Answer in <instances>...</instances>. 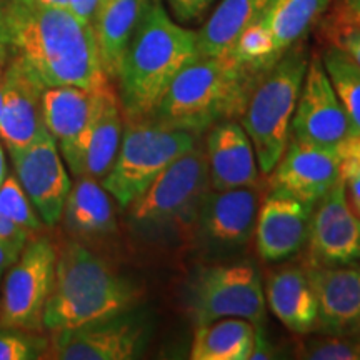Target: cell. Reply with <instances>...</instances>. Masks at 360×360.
<instances>
[{"instance_id":"obj_33","label":"cell","mask_w":360,"mask_h":360,"mask_svg":"<svg viewBox=\"0 0 360 360\" xmlns=\"http://www.w3.org/2000/svg\"><path fill=\"white\" fill-rule=\"evenodd\" d=\"M319 29H321V35L327 45H335L342 49L360 65V27L319 25Z\"/></svg>"},{"instance_id":"obj_7","label":"cell","mask_w":360,"mask_h":360,"mask_svg":"<svg viewBox=\"0 0 360 360\" xmlns=\"http://www.w3.org/2000/svg\"><path fill=\"white\" fill-rule=\"evenodd\" d=\"M199 142L200 135L167 127L150 117L127 119L119 152L102 187L122 209H127L170 164Z\"/></svg>"},{"instance_id":"obj_20","label":"cell","mask_w":360,"mask_h":360,"mask_svg":"<svg viewBox=\"0 0 360 360\" xmlns=\"http://www.w3.org/2000/svg\"><path fill=\"white\" fill-rule=\"evenodd\" d=\"M204 152L210 187L215 191L259 186L254 146L237 119L222 120L207 130Z\"/></svg>"},{"instance_id":"obj_35","label":"cell","mask_w":360,"mask_h":360,"mask_svg":"<svg viewBox=\"0 0 360 360\" xmlns=\"http://www.w3.org/2000/svg\"><path fill=\"white\" fill-rule=\"evenodd\" d=\"M340 177L345 184L347 200L352 207L354 214L360 219V159L355 157H342Z\"/></svg>"},{"instance_id":"obj_16","label":"cell","mask_w":360,"mask_h":360,"mask_svg":"<svg viewBox=\"0 0 360 360\" xmlns=\"http://www.w3.org/2000/svg\"><path fill=\"white\" fill-rule=\"evenodd\" d=\"M317 295L315 330L323 335L360 337V260L334 267L305 264Z\"/></svg>"},{"instance_id":"obj_28","label":"cell","mask_w":360,"mask_h":360,"mask_svg":"<svg viewBox=\"0 0 360 360\" xmlns=\"http://www.w3.org/2000/svg\"><path fill=\"white\" fill-rule=\"evenodd\" d=\"M322 64L337 97L349 117L352 137L360 135V65L335 45H327Z\"/></svg>"},{"instance_id":"obj_37","label":"cell","mask_w":360,"mask_h":360,"mask_svg":"<svg viewBox=\"0 0 360 360\" xmlns=\"http://www.w3.org/2000/svg\"><path fill=\"white\" fill-rule=\"evenodd\" d=\"M0 240H6L8 244L24 249L27 242H29V231L20 227V225L13 224L6 215L0 214Z\"/></svg>"},{"instance_id":"obj_15","label":"cell","mask_w":360,"mask_h":360,"mask_svg":"<svg viewBox=\"0 0 360 360\" xmlns=\"http://www.w3.org/2000/svg\"><path fill=\"white\" fill-rule=\"evenodd\" d=\"M340 146H319L290 137L270 172V188L314 205L340 180Z\"/></svg>"},{"instance_id":"obj_13","label":"cell","mask_w":360,"mask_h":360,"mask_svg":"<svg viewBox=\"0 0 360 360\" xmlns=\"http://www.w3.org/2000/svg\"><path fill=\"white\" fill-rule=\"evenodd\" d=\"M307 262L334 267L360 260V219L340 180L314 207L307 238Z\"/></svg>"},{"instance_id":"obj_45","label":"cell","mask_w":360,"mask_h":360,"mask_svg":"<svg viewBox=\"0 0 360 360\" xmlns=\"http://www.w3.org/2000/svg\"><path fill=\"white\" fill-rule=\"evenodd\" d=\"M7 177V172H6V157H4V150L2 147H0V186L4 184V180Z\"/></svg>"},{"instance_id":"obj_32","label":"cell","mask_w":360,"mask_h":360,"mask_svg":"<svg viewBox=\"0 0 360 360\" xmlns=\"http://www.w3.org/2000/svg\"><path fill=\"white\" fill-rule=\"evenodd\" d=\"M49 340L39 332L15 327H0V360L44 359Z\"/></svg>"},{"instance_id":"obj_44","label":"cell","mask_w":360,"mask_h":360,"mask_svg":"<svg viewBox=\"0 0 360 360\" xmlns=\"http://www.w3.org/2000/svg\"><path fill=\"white\" fill-rule=\"evenodd\" d=\"M30 2L42 4V6H52V7H69V0H30Z\"/></svg>"},{"instance_id":"obj_43","label":"cell","mask_w":360,"mask_h":360,"mask_svg":"<svg viewBox=\"0 0 360 360\" xmlns=\"http://www.w3.org/2000/svg\"><path fill=\"white\" fill-rule=\"evenodd\" d=\"M6 8H7V0H0V35H6L7 34Z\"/></svg>"},{"instance_id":"obj_5","label":"cell","mask_w":360,"mask_h":360,"mask_svg":"<svg viewBox=\"0 0 360 360\" xmlns=\"http://www.w3.org/2000/svg\"><path fill=\"white\" fill-rule=\"evenodd\" d=\"M210 188L204 143L199 142L127 207L130 231L162 249L192 245L202 200Z\"/></svg>"},{"instance_id":"obj_42","label":"cell","mask_w":360,"mask_h":360,"mask_svg":"<svg viewBox=\"0 0 360 360\" xmlns=\"http://www.w3.org/2000/svg\"><path fill=\"white\" fill-rule=\"evenodd\" d=\"M340 154L342 157H355V159H360V135L357 137L349 139L344 143H340Z\"/></svg>"},{"instance_id":"obj_10","label":"cell","mask_w":360,"mask_h":360,"mask_svg":"<svg viewBox=\"0 0 360 360\" xmlns=\"http://www.w3.org/2000/svg\"><path fill=\"white\" fill-rule=\"evenodd\" d=\"M57 250L47 238L27 242L7 270L0 299V327L40 332L56 276Z\"/></svg>"},{"instance_id":"obj_1","label":"cell","mask_w":360,"mask_h":360,"mask_svg":"<svg viewBox=\"0 0 360 360\" xmlns=\"http://www.w3.org/2000/svg\"><path fill=\"white\" fill-rule=\"evenodd\" d=\"M6 25L13 56L44 89L74 85L98 90L110 85L94 25L69 8L7 0Z\"/></svg>"},{"instance_id":"obj_14","label":"cell","mask_w":360,"mask_h":360,"mask_svg":"<svg viewBox=\"0 0 360 360\" xmlns=\"http://www.w3.org/2000/svg\"><path fill=\"white\" fill-rule=\"evenodd\" d=\"M8 152L17 179L40 220L47 225H56L64 215L65 200L72 187L56 139L47 134L30 146L11 148Z\"/></svg>"},{"instance_id":"obj_22","label":"cell","mask_w":360,"mask_h":360,"mask_svg":"<svg viewBox=\"0 0 360 360\" xmlns=\"http://www.w3.org/2000/svg\"><path fill=\"white\" fill-rule=\"evenodd\" d=\"M103 89L87 90L74 85L44 89V122L60 147V152L67 150L87 127Z\"/></svg>"},{"instance_id":"obj_26","label":"cell","mask_w":360,"mask_h":360,"mask_svg":"<svg viewBox=\"0 0 360 360\" xmlns=\"http://www.w3.org/2000/svg\"><path fill=\"white\" fill-rule=\"evenodd\" d=\"M254 323L240 317H224L204 326H197L191 359L249 360L254 347Z\"/></svg>"},{"instance_id":"obj_25","label":"cell","mask_w":360,"mask_h":360,"mask_svg":"<svg viewBox=\"0 0 360 360\" xmlns=\"http://www.w3.org/2000/svg\"><path fill=\"white\" fill-rule=\"evenodd\" d=\"M65 227L82 238H101L115 232L114 207L109 192L96 179L80 177L70 187L64 207Z\"/></svg>"},{"instance_id":"obj_29","label":"cell","mask_w":360,"mask_h":360,"mask_svg":"<svg viewBox=\"0 0 360 360\" xmlns=\"http://www.w3.org/2000/svg\"><path fill=\"white\" fill-rule=\"evenodd\" d=\"M231 53L238 62L257 72L267 70L270 65L276 64L281 56L276 51V42H274L267 12L238 35Z\"/></svg>"},{"instance_id":"obj_8","label":"cell","mask_w":360,"mask_h":360,"mask_svg":"<svg viewBox=\"0 0 360 360\" xmlns=\"http://www.w3.org/2000/svg\"><path fill=\"white\" fill-rule=\"evenodd\" d=\"M187 305L197 326L224 317H240L254 326H264L267 319L262 281L249 264L197 269L187 287Z\"/></svg>"},{"instance_id":"obj_21","label":"cell","mask_w":360,"mask_h":360,"mask_svg":"<svg viewBox=\"0 0 360 360\" xmlns=\"http://www.w3.org/2000/svg\"><path fill=\"white\" fill-rule=\"evenodd\" d=\"M265 302L272 314L297 335L315 330L319 317L317 295L302 265H285L267 276L264 285Z\"/></svg>"},{"instance_id":"obj_34","label":"cell","mask_w":360,"mask_h":360,"mask_svg":"<svg viewBox=\"0 0 360 360\" xmlns=\"http://www.w3.org/2000/svg\"><path fill=\"white\" fill-rule=\"evenodd\" d=\"M319 25L360 27V0H332Z\"/></svg>"},{"instance_id":"obj_30","label":"cell","mask_w":360,"mask_h":360,"mask_svg":"<svg viewBox=\"0 0 360 360\" xmlns=\"http://www.w3.org/2000/svg\"><path fill=\"white\" fill-rule=\"evenodd\" d=\"M297 357L307 360H360V337L323 335L300 342Z\"/></svg>"},{"instance_id":"obj_9","label":"cell","mask_w":360,"mask_h":360,"mask_svg":"<svg viewBox=\"0 0 360 360\" xmlns=\"http://www.w3.org/2000/svg\"><path fill=\"white\" fill-rule=\"evenodd\" d=\"M260 202L259 186L210 188L202 200L192 245L209 260L242 254L255 236Z\"/></svg>"},{"instance_id":"obj_11","label":"cell","mask_w":360,"mask_h":360,"mask_svg":"<svg viewBox=\"0 0 360 360\" xmlns=\"http://www.w3.org/2000/svg\"><path fill=\"white\" fill-rule=\"evenodd\" d=\"M150 315L134 307L103 321L56 332L52 357L60 360H132L150 342Z\"/></svg>"},{"instance_id":"obj_4","label":"cell","mask_w":360,"mask_h":360,"mask_svg":"<svg viewBox=\"0 0 360 360\" xmlns=\"http://www.w3.org/2000/svg\"><path fill=\"white\" fill-rule=\"evenodd\" d=\"M139 289L105 260L69 242L57 255L56 276L44 310V327L70 330L135 307Z\"/></svg>"},{"instance_id":"obj_41","label":"cell","mask_w":360,"mask_h":360,"mask_svg":"<svg viewBox=\"0 0 360 360\" xmlns=\"http://www.w3.org/2000/svg\"><path fill=\"white\" fill-rule=\"evenodd\" d=\"M13 57V51H12V45L11 40H8V35H0V77L4 75L6 72L8 62L12 60Z\"/></svg>"},{"instance_id":"obj_19","label":"cell","mask_w":360,"mask_h":360,"mask_svg":"<svg viewBox=\"0 0 360 360\" xmlns=\"http://www.w3.org/2000/svg\"><path fill=\"white\" fill-rule=\"evenodd\" d=\"M44 87L15 56L4 72V107L0 112V137L11 148L30 146L51 134L42 112Z\"/></svg>"},{"instance_id":"obj_36","label":"cell","mask_w":360,"mask_h":360,"mask_svg":"<svg viewBox=\"0 0 360 360\" xmlns=\"http://www.w3.org/2000/svg\"><path fill=\"white\" fill-rule=\"evenodd\" d=\"M174 19L180 24L197 22L209 11L214 0H167Z\"/></svg>"},{"instance_id":"obj_31","label":"cell","mask_w":360,"mask_h":360,"mask_svg":"<svg viewBox=\"0 0 360 360\" xmlns=\"http://www.w3.org/2000/svg\"><path fill=\"white\" fill-rule=\"evenodd\" d=\"M0 214L27 231H37L42 224L32 202L22 188L19 179H15L13 175L6 177L0 186Z\"/></svg>"},{"instance_id":"obj_12","label":"cell","mask_w":360,"mask_h":360,"mask_svg":"<svg viewBox=\"0 0 360 360\" xmlns=\"http://www.w3.org/2000/svg\"><path fill=\"white\" fill-rule=\"evenodd\" d=\"M290 137L319 146H340L352 139V127L321 56L309 58L307 72L292 117Z\"/></svg>"},{"instance_id":"obj_27","label":"cell","mask_w":360,"mask_h":360,"mask_svg":"<svg viewBox=\"0 0 360 360\" xmlns=\"http://www.w3.org/2000/svg\"><path fill=\"white\" fill-rule=\"evenodd\" d=\"M332 0H274L267 19L278 56L302 39L321 22Z\"/></svg>"},{"instance_id":"obj_39","label":"cell","mask_w":360,"mask_h":360,"mask_svg":"<svg viewBox=\"0 0 360 360\" xmlns=\"http://www.w3.org/2000/svg\"><path fill=\"white\" fill-rule=\"evenodd\" d=\"M98 6H101V0H69V7L67 8L74 15H77L80 20L94 25Z\"/></svg>"},{"instance_id":"obj_40","label":"cell","mask_w":360,"mask_h":360,"mask_svg":"<svg viewBox=\"0 0 360 360\" xmlns=\"http://www.w3.org/2000/svg\"><path fill=\"white\" fill-rule=\"evenodd\" d=\"M22 249L20 247L8 244L6 240H0V281L6 276L7 270L12 267L13 262L19 259Z\"/></svg>"},{"instance_id":"obj_6","label":"cell","mask_w":360,"mask_h":360,"mask_svg":"<svg viewBox=\"0 0 360 360\" xmlns=\"http://www.w3.org/2000/svg\"><path fill=\"white\" fill-rule=\"evenodd\" d=\"M307 65L309 56L302 42L292 45L276 64L259 75L245 103L240 124L252 141L264 175L276 169L289 143L292 117Z\"/></svg>"},{"instance_id":"obj_3","label":"cell","mask_w":360,"mask_h":360,"mask_svg":"<svg viewBox=\"0 0 360 360\" xmlns=\"http://www.w3.org/2000/svg\"><path fill=\"white\" fill-rule=\"evenodd\" d=\"M257 72L232 53L197 57L179 72L150 119L197 135L229 119H240Z\"/></svg>"},{"instance_id":"obj_24","label":"cell","mask_w":360,"mask_h":360,"mask_svg":"<svg viewBox=\"0 0 360 360\" xmlns=\"http://www.w3.org/2000/svg\"><path fill=\"white\" fill-rule=\"evenodd\" d=\"M274 0H222L205 25L197 32L200 57H219L232 52L244 30L267 12Z\"/></svg>"},{"instance_id":"obj_2","label":"cell","mask_w":360,"mask_h":360,"mask_svg":"<svg viewBox=\"0 0 360 360\" xmlns=\"http://www.w3.org/2000/svg\"><path fill=\"white\" fill-rule=\"evenodd\" d=\"M197 57V32L179 25L160 0H148L117 77L125 117L146 119L154 114L179 72Z\"/></svg>"},{"instance_id":"obj_18","label":"cell","mask_w":360,"mask_h":360,"mask_svg":"<svg viewBox=\"0 0 360 360\" xmlns=\"http://www.w3.org/2000/svg\"><path fill=\"white\" fill-rule=\"evenodd\" d=\"M314 205L289 193L270 188L260 202L255 244L265 262H282L299 254L307 244Z\"/></svg>"},{"instance_id":"obj_47","label":"cell","mask_w":360,"mask_h":360,"mask_svg":"<svg viewBox=\"0 0 360 360\" xmlns=\"http://www.w3.org/2000/svg\"><path fill=\"white\" fill-rule=\"evenodd\" d=\"M109 2H112V0H101V6H98V8L103 7V6H107V4H109Z\"/></svg>"},{"instance_id":"obj_17","label":"cell","mask_w":360,"mask_h":360,"mask_svg":"<svg viewBox=\"0 0 360 360\" xmlns=\"http://www.w3.org/2000/svg\"><path fill=\"white\" fill-rule=\"evenodd\" d=\"M124 132L120 101L112 87H105L98 96L92 119L67 150L64 159L75 177L103 179L114 164Z\"/></svg>"},{"instance_id":"obj_38","label":"cell","mask_w":360,"mask_h":360,"mask_svg":"<svg viewBox=\"0 0 360 360\" xmlns=\"http://www.w3.org/2000/svg\"><path fill=\"white\" fill-rule=\"evenodd\" d=\"M276 357V350L274 345L270 344L267 332H265L264 326H255V335H254V347H252V354L249 360H265Z\"/></svg>"},{"instance_id":"obj_23","label":"cell","mask_w":360,"mask_h":360,"mask_svg":"<svg viewBox=\"0 0 360 360\" xmlns=\"http://www.w3.org/2000/svg\"><path fill=\"white\" fill-rule=\"evenodd\" d=\"M148 0H112L97 11L94 20L101 62L109 80L119 77L124 53Z\"/></svg>"},{"instance_id":"obj_46","label":"cell","mask_w":360,"mask_h":360,"mask_svg":"<svg viewBox=\"0 0 360 360\" xmlns=\"http://www.w3.org/2000/svg\"><path fill=\"white\" fill-rule=\"evenodd\" d=\"M4 107V75L0 77V112H2Z\"/></svg>"}]
</instances>
